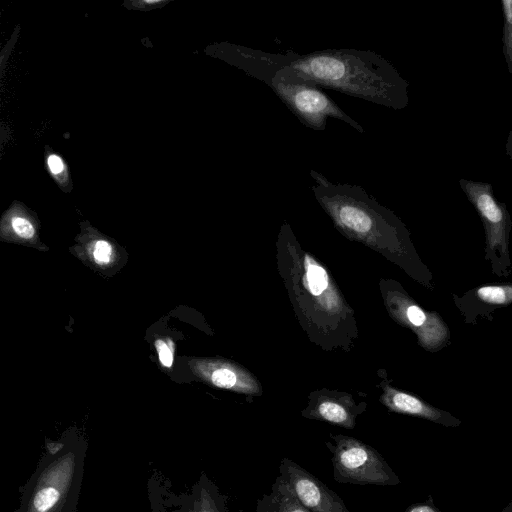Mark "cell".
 <instances>
[{
  "mask_svg": "<svg viewBox=\"0 0 512 512\" xmlns=\"http://www.w3.org/2000/svg\"><path fill=\"white\" fill-rule=\"evenodd\" d=\"M280 476L309 512H350L334 491L294 461L281 460Z\"/></svg>",
  "mask_w": 512,
  "mask_h": 512,
  "instance_id": "6",
  "label": "cell"
},
{
  "mask_svg": "<svg viewBox=\"0 0 512 512\" xmlns=\"http://www.w3.org/2000/svg\"><path fill=\"white\" fill-rule=\"evenodd\" d=\"M407 512H435L430 506L428 505H417L409 509Z\"/></svg>",
  "mask_w": 512,
  "mask_h": 512,
  "instance_id": "20",
  "label": "cell"
},
{
  "mask_svg": "<svg viewBox=\"0 0 512 512\" xmlns=\"http://www.w3.org/2000/svg\"><path fill=\"white\" fill-rule=\"evenodd\" d=\"M190 498L192 512H229L226 497L205 473L193 485Z\"/></svg>",
  "mask_w": 512,
  "mask_h": 512,
  "instance_id": "8",
  "label": "cell"
},
{
  "mask_svg": "<svg viewBox=\"0 0 512 512\" xmlns=\"http://www.w3.org/2000/svg\"><path fill=\"white\" fill-rule=\"evenodd\" d=\"M112 252L111 245L104 240H98L94 245L93 255L100 264L108 263L111 260Z\"/></svg>",
  "mask_w": 512,
  "mask_h": 512,
  "instance_id": "16",
  "label": "cell"
},
{
  "mask_svg": "<svg viewBox=\"0 0 512 512\" xmlns=\"http://www.w3.org/2000/svg\"><path fill=\"white\" fill-rule=\"evenodd\" d=\"M333 477L344 484L394 485L398 479L384 457L372 446L349 436L331 435Z\"/></svg>",
  "mask_w": 512,
  "mask_h": 512,
  "instance_id": "4",
  "label": "cell"
},
{
  "mask_svg": "<svg viewBox=\"0 0 512 512\" xmlns=\"http://www.w3.org/2000/svg\"><path fill=\"white\" fill-rule=\"evenodd\" d=\"M272 496L276 512H309L280 475L272 487Z\"/></svg>",
  "mask_w": 512,
  "mask_h": 512,
  "instance_id": "11",
  "label": "cell"
},
{
  "mask_svg": "<svg viewBox=\"0 0 512 512\" xmlns=\"http://www.w3.org/2000/svg\"><path fill=\"white\" fill-rule=\"evenodd\" d=\"M14 232L21 238L30 239L34 235V227L29 220L21 216H15L11 221Z\"/></svg>",
  "mask_w": 512,
  "mask_h": 512,
  "instance_id": "15",
  "label": "cell"
},
{
  "mask_svg": "<svg viewBox=\"0 0 512 512\" xmlns=\"http://www.w3.org/2000/svg\"><path fill=\"white\" fill-rule=\"evenodd\" d=\"M290 66L321 88L393 109L406 104L404 80L372 51L340 48L296 54Z\"/></svg>",
  "mask_w": 512,
  "mask_h": 512,
  "instance_id": "1",
  "label": "cell"
},
{
  "mask_svg": "<svg viewBox=\"0 0 512 512\" xmlns=\"http://www.w3.org/2000/svg\"><path fill=\"white\" fill-rule=\"evenodd\" d=\"M88 444L77 432L47 439L34 472L20 489L14 512H76Z\"/></svg>",
  "mask_w": 512,
  "mask_h": 512,
  "instance_id": "2",
  "label": "cell"
},
{
  "mask_svg": "<svg viewBox=\"0 0 512 512\" xmlns=\"http://www.w3.org/2000/svg\"><path fill=\"white\" fill-rule=\"evenodd\" d=\"M234 63L248 75L263 81L269 87L274 76L283 68L290 66L296 53L273 54L247 47L229 48Z\"/></svg>",
  "mask_w": 512,
  "mask_h": 512,
  "instance_id": "7",
  "label": "cell"
},
{
  "mask_svg": "<svg viewBox=\"0 0 512 512\" xmlns=\"http://www.w3.org/2000/svg\"><path fill=\"white\" fill-rule=\"evenodd\" d=\"M210 381L217 387L231 389L238 386L237 374L228 367H218L211 371Z\"/></svg>",
  "mask_w": 512,
  "mask_h": 512,
  "instance_id": "14",
  "label": "cell"
},
{
  "mask_svg": "<svg viewBox=\"0 0 512 512\" xmlns=\"http://www.w3.org/2000/svg\"><path fill=\"white\" fill-rule=\"evenodd\" d=\"M384 402L390 409L400 413L427 418H434L437 414L435 409L429 407L420 399L396 390H390L384 396Z\"/></svg>",
  "mask_w": 512,
  "mask_h": 512,
  "instance_id": "9",
  "label": "cell"
},
{
  "mask_svg": "<svg viewBox=\"0 0 512 512\" xmlns=\"http://www.w3.org/2000/svg\"><path fill=\"white\" fill-rule=\"evenodd\" d=\"M307 280L312 294L319 295L327 287L328 277L322 267L310 264L307 267Z\"/></svg>",
  "mask_w": 512,
  "mask_h": 512,
  "instance_id": "13",
  "label": "cell"
},
{
  "mask_svg": "<svg viewBox=\"0 0 512 512\" xmlns=\"http://www.w3.org/2000/svg\"><path fill=\"white\" fill-rule=\"evenodd\" d=\"M312 415L315 418H319L345 428L354 427V418L350 410L343 404L336 401H321L317 404L316 408L312 412Z\"/></svg>",
  "mask_w": 512,
  "mask_h": 512,
  "instance_id": "10",
  "label": "cell"
},
{
  "mask_svg": "<svg viewBox=\"0 0 512 512\" xmlns=\"http://www.w3.org/2000/svg\"><path fill=\"white\" fill-rule=\"evenodd\" d=\"M47 166L50 173L55 177H59L65 174V164L62 158L56 154H50L47 157Z\"/></svg>",
  "mask_w": 512,
  "mask_h": 512,
  "instance_id": "18",
  "label": "cell"
},
{
  "mask_svg": "<svg viewBox=\"0 0 512 512\" xmlns=\"http://www.w3.org/2000/svg\"><path fill=\"white\" fill-rule=\"evenodd\" d=\"M503 11L508 24L512 25V0H503Z\"/></svg>",
  "mask_w": 512,
  "mask_h": 512,
  "instance_id": "19",
  "label": "cell"
},
{
  "mask_svg": "<svg viewBox=\"0 0 512 512\" xmlns=\"http://www.w3.org/2000/svg\"><path fill=\"white\" fill-rule=\"evenodd\" d=\"M270 88L306 127L322 131L326 129L327 120L333 118L345 122L361 134L365 132L364 128L329 98L320 86L291 66L277 72Z\"/></svg>",
  "mask_w": 512,
  "mask_h": 512,
  "instance_id": "3",
  "label": "cell"
},
{
  "mask_svg": "<svg viewBox=\"0 0 512 512\" xmlns=\"http://www.w3.org/2000/svg\"><path fill=\"white\" fill-rule=\"evenodd\" d=\"M156 349L158 352L159 360L166 367H171L173 364V351L167 342L164 340H157Z\"/></svg>",
  "mask_w": 512,
  "mask_h": 512,
  "instance_id": "17",
  "label": "cell"
},
{
  "mask_svg": "<svg viewBox=\"0 0 512 512\" xmlns=\"http://www.w3.org/2000/svg\"><path fill=\"white\" fill-rule=\"evenodd\" d=\"M463 187L483 220L486 230L487 257L492 260L495 271L496 268L503 270L509 265L505 209L497 203L489 185L465 182Z\"/></svg>",
  "mask_w": 512,
  "mask_h": 512,
  "instance_id": "5",
  "label": "cell"
},
{
  "mask_svg": "<svg viewBox=\"0 0 512 512\" xmlns=\"http://www.w3.org/2000/svg\"><path fill=\"white\" fill-rule=\"evenodd\" d=\"M476 295L487 304L507 305L512 303V284L485 285L476 290Z\"/></svg>",
  "mask_w": 512,
  "mask_h": 512,
  "instance_id": "12",
  "label": "cell"
}]
</instances>
